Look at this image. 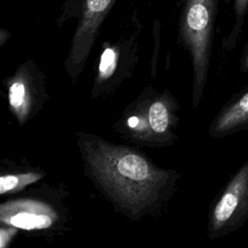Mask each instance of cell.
I'll return each mask as SVG.
<instances>
[{
    "mask_svg": "<svg viewBox=\"0 0 248 248\" xmlns=\"http://www.w3.org/2000/svg\"><path fill=\"white\" fill-rule=\"evenodd\" d=\"M85 176L131 220L157 216L177 188L179 173L162 169L140 150L88 132H77Z\"/></svg>",
    "mask_w": 248,
    "mask_h": 248,
    "instance_id": "cell-1",
    "label": "cell"
},
{
    "mask_svg": "<svg viewBox=\"0 0 248 248\" xmlns=\"http://www.w3.org/2000/svg\"><path fill=\"white\" fill-rule=\"evenodd\" d=\"M179 104L169 91L146 87L113 124L123 138L149 147L171 145L177 139Z\"/></svg>",
    "mask_w": 248,
    "mask_h": 248,
    "instance_id": "cell-2",
    "label": "cell"
},
{
    "mask_svg": "<svg viewBox=\"0 0 248 248\" xmlns=\"http://www.w3.org/2000/svg\"><path fill=\"white\" fill-rule=\"evenodd\" d=\"M220 0H179L178 42L193 67L192 105L197 108L207 81Z\"/></svg>",
    "mask_w": 248,
    "mask_h": 248,
    "instance_id": "cell-3",
    "label": "cell"
},
{
    "mask_svg": "<svg viewBox=\"0 0 248 248\" xmlns=\"http://www.w3.org/2000/svg\"><path fill=\"white\" fill-rule=\"evenodd\" d=\"M141 28V20L135 11L120 32L103 43L92 83V98L112 93L132 76L139 59Z\"/></svg>",
    "mask_w": 248,
    "mask_h": 248,
    "instance_id": "cell-4",
    "label": "cell"
},
{
    "mask_svg": "<svg viewBox=\"0 0 248 248\" xmlns=\"http://www.w3.org/2000/svg\"><path fill=\"white\" fill-rule=\"evenodd\" d=\"M118 0H66L56 19L57 26H63L77 18V26L71 41L64 67L75 83L84 70L101 28Z\"/></svg>",
    "mask_w": 248,
    "mask_h": 248,
    "instance_id": "cell-5",
    "label": "cell"
},
{
    "mask_svg": "<svg viewBox=\"0 0 248 248\" xmlns=\"http://www.w3.org/2000/svg\"><path fill=\"white\" fill-rule=\"evenodd\" d=\"M69 221L62 196L43 188L10 198L0 205V222L27 232H60Z\"/></svg>",
    "mask_w": 248,
    "mask_h": 248,
    "instance_id": "cell-6",
    "label": "cell"
},
{
    "mask_svg": "<svg viewBox=\"0 0 248 248\" xmlns=\"http://www.w3.org/2000/svg\"><path fill=\"white\" fill-rule=\"evenodd\" d=\"M248 221V158L213 201L207 221L210 239L229 235Z\"/></svg>",
    "mask_w": 248,
    "mask_h": 248,
    "instance_id": "cell-7",
    "label": "cell"
},
{
    "mask_svg": "<svg viewBox=\"0 0 248 248\" xmlns=\"http://www.w3.org/2000/svg\"><path fill=\"white\" fill-rule=\"evenodd\" d=\"M8 105L19 125L26 124L47 100L46 77L33 60L21 63L6 78Z\"/></svg>",
    "mask_w": 248,
    "mask_h": 248,
    "instance_id": "cell-8",
    "label": "cell"
},
{
    "mask_svg": "<svg viewBox=\"0 0 248 248\" xmlns=\"http://www.w3.org/2000/svg\"><path fill=\"white\" fill-rule=\"evenodd\" d=\"M248 130V86L234 94L212 120L208 133L214 139Z\"/></svg>",
    "mask_w": 248,
    "mask_h": 248,
    "instance_id": "cell-9",
    "label": "cell"
},
{
    "mask_svg": "<svg viewBox=\"0 0 248 248\" xmlns=\"http://www.w3.org/2000/svg\"><path fill=\"white\" fill-rule=\"evenodd\" d=\"M46 175L40 170H17L16 172H3L0 176V194L16 195L23 191L26 187L35 184Z\"/></svg>",
    "mask_w": 248,
    "mask_h": 248,
    "instance_id": "cell-10",
    "label": "cell"
},
{
    "mask_svg": "<svg viewBox=\"0 0 248 248\" xmlns=\"http://www.w3.org/2000/svg\"><path fill=\"white\" fill-rule=\"evenodd\" d=\"M225 4L232 3L234 22L227 38L223 42V47L231 50L234 47L242 30L245 18L248 15V0H222Z\"/></svg>",
    "mask_w": 248,
    "mask_h": 248,
    "instance_id": "cell-11",
    "label": "cell"
},
{
    "mask_svg": "<svg viewBox=\"0 0 248 248\" xmlns=\"http://www.w3.org/2000/svg\"><path fill=\"white\" fill-rule=\"evenodd\" d=\"M19 230L13 227V226H8V225H3L1 224V229H0V247L1 248H6L7 245L14 239L16 236V232Z\"/></svg>",
    "mask_w": 248,
    "mask_h": 248,
    "instance_id": "cell-12",
    "label": "cell"
},
{
    "mask_svg": "<svg viewBox=\"0 0 248 248\" xmlns=\"http://www.w3.org/2000/svg\"><path fill=\"white\" fill-rule=\"evenodd\" d=\"M11 32L5 28H0V46H2L10 38Z\"/></svg>",
    "mask_w": 248,
    "mask_h": 248,
    "instance_id": "cell-13",
    "label": "cell"
},
{
    "mask_svg": "<svg viewBox=\"0 0 248 248\" xmlns=\"http://www.w3.org/2000/svg\"><path fill=\"white\" fill-rule=\"evenodd\" d=\"M241 69L242 71H248V49L241 61Z\"/></svg>",
    "mask_w": 248,
    "mask_h": 248,
    "instance_id": "cell-14",
    "label": "cell"
}]
</instances>
